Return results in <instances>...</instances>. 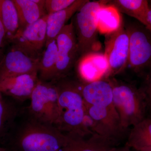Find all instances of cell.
I'll list each match as a JSON object with an SVG mask.
<instances>
[{
	"mask_svg": "<svg viewBox=\"0 0 151 151\" xmlns=\"http://www.w3.org/2000/svg\"><path fill=\"white\" fill-rule=\"evenodd\" d=\"M81 93L86 108L85 124L93 134L115 144L125 133L113 101V87L109 79L82 84Z\"/></svg>",
	"mask_w": 151,
	"mask_h": 151,
	"instance_id": "1",
	"label": "cell"
},
{
	"mask_svg": "<svg viewBox=\"0 0 151 151\" xmlns=\"http://www.w3.org/2000/svg\"><path fill=\"white\" fill-rule=\"evenodd\" d=\"M67 135L34 119L22 108L4 147L8 151H63Z\"/></svg>",
	"mask_w": 151,
	"mask_h": 151,
	"instance_id": "2",
	"label": "cell"
},
{
	"mask_svg": "<svg viewBox=\"0 0 151 151\" xmlns=\"http://www.w3.org/2000/svg\"><path fill=\"white\" fill-rule=\"evenodd\" d=\"M58 93V120L56 128L64 134H91L85 125L86 108L81 85L66 77L54 81Z\"/></svg>",
	"mask_w": 151,
	"mask_h": 151,
	"instance_id": "3",
	"label": "cell"
},
{
	"mask_svg": "<svg viewBox=\"0 0 151 151\" xmlns=\"http://www.w3.org/2000/svg\"><path fill=\"white\" fill-rule=\"evenodd\" d=\"M113 87V101L125 131L139 123L147 116L148 109L141 88L132 84L109 79Z\"/></svg>",
	"mask_w": 151,
	"mask_h": 151,
	"instance_id": "4",
	"label": "cell"
},
{
	"mask_svg": "<svg viewBox=\"0 0 151 151\" xmlns=\"http://www.w3.org/2000/svg\"><path fill=\"white\" fill-rule=\"evenodd\" d=\"M104 2L88 1L75 14L72 22L78 55L82 57L90 52H99L101 48L98 38L97 13Z\"/></svg>",
	"mask_w": 151,
	"mask_h": 151,
	"instance_id": "5",
	"label": "cell"
},
{
	"mask_svg": "<svg viewBox=\"0 0 151 151\" xmlns=\"http://www.w3.org/2000/svg\"><path fill=\"white\" fill-rule=\"evenodd\" d=\"M28 112L38 122L56 127L58 120V93L54 81L39 80L33 91Z\"/></svg>",
	"mask_w": 151,
	"mask_h": 151,
	"instance_id": "6",
	"label": "cell"
},
{
	"mask_svg": "<svg viewBox=\"0 0 151 151\" xmlns=\"http://www.w3.org/2000/svg\"><path fill=\"white\" fill-rule=\"evenodd\" d=\"M129 37L128 65L138 73L151 69V32L140 23H132L125 27Z\"/></svg>",
	"mask_w": 151,
	"mask_h": 151,
	"instance_id": "7",
	"label": "cell"
},
{
	"mask_svg": "<svg viewBox=\"0 0 151 151\" xmlns=\"http://www.w3.org/2000/svg\"><path fill=\"white\" fill-rule=\"evenodd\" d=\"M129 42L128 33L124 25L114 32L106 35L104 54L109 69L106 78L118 74L128 64Z\"/></svg>",
	"mask_w": 151,
	"mask_h": 151,
	"instance_id": "8",
	"label": "cell"
},
{
	"mask_svg": "<svg viewBox=\"0 0 151 151\" xmlns=\"http://www.w3.org/2000/svg\"><path fill=\"white\" fill-rule=\"evenodd\" d=\"M47 16L18 32L10 42L30 57L40 59L46 44Z\"/></svg>",
	"mask_w": 151,
	"mask_h": 151,
	"instance_id": "9",
	"label": "cell"
},
{
	"mask_svg": "<svg viewBox=\"0 0 151 151\" xmlns=\"http://www.w3.org/2000/svg\"><path fill=\"white\" fill-rule=\"evenodd\" d=\"M57 61L54 81L66 77L78 55V46L73 22L66 24L56 38Z\"/></svg>",
	"mask_w": 151,
	"mask_h": 151,
	"instance_id": "10",
	"label": "cell"
},
{
	"mask_svg": "<svg viewBox=\"0 0 151 151\" xmlns=\"http://www.w3.org/2000/svg\"><path fill=\"white\" fill-rule=\"evenodd\" d=\"M40 59L30 57L12 45L0 60V78L38 73Z\"/></svg>",
	"mask_w": 151,
	"mask_h": 151,
	"instance_id": "11",
	"label": "cell"
},
{
	"mask_svg": "<svg viewBox=\"0 0 151 151\" xmlns=\"http://www.w3.org/2000/svg\"><path fill=\"white\" fill-rule=\"evenodd\" d=\"M39 79L37 73L0 78V93L16 101L30 99Z\"/></svg>",
	"mask_w": 151,
	"mask_h": 151,
	"instance_id": "12",
	"label": "cell"
},
{
	"mask_svg": "<svg viewBox=\"0 0 151 151\" xmlns=\"http://www.w3.org/2000/svg\"><path fill=\"white\" fill-rule=\"evenodd\" d=\"M109 67L104 53L92 52L82 57L78 66L80 77L86 83L106 78Z\"/></svg>",
	"mask_w": 151,
	"mask_h": 151,
	"instance_id": "13",
	"label": "cell"
},
{
	"mask_svg": "<svg viewBox=\"0 0 151 151\" xmlns=\"http://www.w3.org/2000/svg\"><path fill=\"white\" fill-rule=\"evenodd\" d=\"M67 144L63 151H113L116 148L111 141L96 134H66Z\"/></svg>",
	"mask_w": 151,
	"mask_h": 151,
	"instance_id": "14",
	"label": "cell"
},
{
	"mask_svg": "<svg viewBox=\"0 0 151 151\" xmlns=\"http://www.w3.org/2000/svg\"><path fill=\"white\" fill-rule=\"evenodd\" d=\"M22 108L16 101L4 98L0 93V145L5 143Z\"/></svg>",
	"mask_w": 151,
	"mask_h": 151,
	"instance_id": "15",
	"label": "cell"
},
{
	"mask_svg": "<svg viewBox=\"0 0 151 151\" xmlns=\"http://www.w3.org/2000/svg\"><path fill=\"white\" fill-rule=\"evenodd\" d=\"M88 1L75 0V2L67 8L48 14L47 19L46 43L50 41L56 39L59 33L66 25L68 20Z\"/></svg>",
	"mask_w": 151,
	"mask_h": 151,
	"instance_id": "16",
	"label": "cell"
},
{
	"mask_svg": "<svg viewBox=\"0 0 151 151\" xmlns=\"http://www.w3.org/2000/svg\"><path fill=\"white\" fill-rule=\"evenodd\" d=\"M120 12L123 13L137 20L151 32L148 21L149 1L147 0H114L108 1Z\"/></svg>",
	"mask_w": 151,
	"mask_h": 151,
	"instance_id": "17",
	"label": "cell"
},
{
	"mask_svg": "<svg viewBox=\"0 0 151 151\" xmlns=\"http://www.w3.org/2000/svg\"><path fill=\"white\" fill-rule=\"evenodd\" d=\"M58 47L56 39L46 43L40 58L38 73L40 81L50 82L54 81L57 61Z\"/></svg>",
	"mask_w": 151,
	"mask_h": 151,
	"instance_id": "18",
	"label": "cell"
},
{
	"mask_svg": "<svg viewBox=\"0 0 151 151\" xmlns=\"http://www.w3.org/2000/svg\"><path fill=\"white\" fill-rule=\"evenodd\" d=\"M97 21L98 31L105 35L117 30L123 24L120 12L105 1L97 11Z\"/></svg>",
	"mask_w": 151,
	"mask_h": 151,
	"instance_id": "19",
	"label": "cell"
},
{
	"mask_svg": "<svg viewBox=\"0 0 151 151\" xmlns=\"http://www.w3.org/2000/svg\"><path fill=\"white\" fill-rule=\"evenodd\" d=\"M16 8L19 28L22 30L47 14L44 7L36 4L33 0H12Z\"/></svg>",
	"mask_w": 151,
	"mask_h": 151,
	"instance_id": "20",
	"label": "cell"
},
{
	"mask_svg": "<svg viewBox=\"0 0 151 151\" xmlns=\"http://www.w3.org/2000/svg\"><path fill=\"white\" fill-rule=\"evenodd\" d=\"M126 145L134 151L151 147V117L132 127Z\"/></svg>",
	"mask_w": 151,
	"mask_h": 151,
	"instance_id": "21",
	"label": "cell"
},
{
	"mask_svg": "<svg viewBox=\"0 0 151 151\" xmlns=\"http://www.w3.org/2000/svg\"><path fill=\"white\" fill-rule=\"evenodd\" d=\"M0 19L6 31V40L10 42L19 28L18 15L12 0H0Z\"/></svg>",
	"mask_w": 151,
	"mask_h": 151,
	"instance_id": "22",
	"label": "cell"
},
{
	"mask_svg": "<svg viewBox=\"0 0 151 151\" xmlns=\"http://www.w3.org/2000/svg\"><path fill=\"white\" fill-rule=\"evenodd\" d=\"M75 0H45V9L47 14H50L67 8Z\"/></svg>",
	"mask_w": 151,
	"mask_h": 151,
	"instance_id": "23",
	"label": "cell"
},
{
	"mask_svg": "<svg viewBox=\"0 0 151 151\" xmlns=\"http://www.w3.org/2000/svg\"><path fill=\"white\" fill-rule=\"evenodd\" d=\"M141 89L145 95L148 109L151 111V69L146 73L144 84Z\"/></svg>",
	"mask_w": 151,
	"mask_h": 151,
	"instance_id": "24",
	"label": "cell"
},
{
	"mask_svg": "<svg viewBox=\"0 0 151 151\" xmlns=\"http://www.w3.org/2000/svg\"><path fill=\"white\" fill-rule=\"evenodd\" d=\"M6 40H7L6 31L0 19V56L4 47V44Z\"/></svg>",
	"mask_w": 151,
	"mask_h": 151,
	"instance_id": "25",
	"label": "cell"
},
{
	"mask_svg": "<svg viewBox=\"0 0 151 151\" xmlns=\"http://www.w3.org/2000/svg\"><path fill=\"white\" fill-rule=\"evenodd\" d=\"M131 148L126 145L122 147L119 148H115L113 151H131Z\"/></svg>",
	"mask_w": 151,
	"mask_h": 151,
	"instance_id": "26",
	"label": "cell"
},
{
	"mask_svg": "<svg viewBox=\"0 0 151 151\" xmlns=\"http://www.w3.org/2000/svg\"><path fill=\"white\" fill-rule=\"evenodd\" d=\"M148 18L149 24L151 27V1H149V11Z\"/></svg>",
	"mask_w": 151,
	"mask_h": 151,
	"instance_id": "27",
	"label": "cell"
},
{
	"mask_svg": "<svg viewBox=\"0 0 151 151\" xmlns=\"http://www.w3.org/2000/svg\"><path fill=\"white\" fill-rule=\"evenodd\" d=\"M135 151H151V147L145 148L140 149V150H138Z\"/></svg>",
	"mask_w": 151,
	"mask_h": 151,
	"instance_id": "28",
	"label": "cell"
},
{
	"mask_svg": "<svg viewBox=\"0 0 151 151\" xmlns=\"http://www.w3.org/2000/svg\"><path fill=\"white\" fill-rule=\"evenodd\" d=\"M0 151H8L7 149L4 146L0 145Z\"/></svg>",
	"mask_w": 151,
	"mask_h": 151,
	"instance_id": "29",
	"label": "cell"
}]
</instances>
